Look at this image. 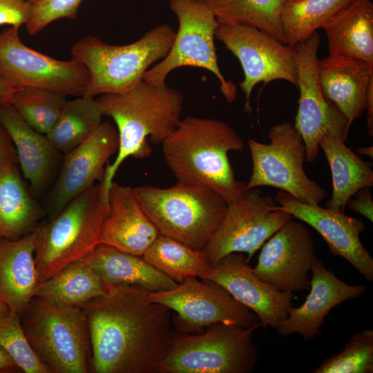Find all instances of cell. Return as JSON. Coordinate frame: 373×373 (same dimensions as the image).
<instances>
[{
    "instance_id": "7",
    "label": "cell",
    "mask_w": 373,
    "mask_h": 373,
    "mask_svg": "<svg viewBox=\"0 0 373 373\" xmlns=\"http://www.w3.org/2000/svg\"><path fill=\"white\" fill-rule=\"evenodd\" d=\"M258 325L216 323L198 334L173 331L155 373H250L257 363L253 338Z\"/></svg>"
},
{
    "instance_id": "35",
    "label": "cell",
    "mask_w": 373,
    "mask_h": 373,
    "mask_svg": "<svg viewBox=\"0 0 373 373\" xmlns=\"http://www.w3.org/2000/svg\"><path fill=\"white\" fill-rule=\"evenodd\" d=\"M314 373H372L373 330L355 333L343 350L324 360Z\"/></svg>"
},
{
    "instance_id": "34",
    "label": "cell",
    "mask_w": 373,
    "mask_h": 373,
    "mask_svg": "<svg viewBox=\"0 0 373 373\" xmlns=\"http://www.w3.org/2000/svg\"><path fill=\"white\" fill-rule=\"evenodd\" d=\"M66 97L47 88L23 87L16 94L12 105L27 124L46 135L58 119L67 101Z\"/></svg>"
},
{
    "instance_id": "5",
    "label": "cell",
    "mask_w": 373,
    "mask_h": 373,
    "mask_svg": "<svg viewBox=\"0 0 373 373\" xmlns=\"http://www.w3.org/2000/svg\"><path fill=\"white\" fill-rule=\"evenodd\" d=\"M175 34L170 25L160 24L126 45L108 44L94 36L82 37L72 47L71 55L89 73L84 95L119 94L134 87L151 66L166 56Z\"/></svg>"
},
{
    "instance_id": "44",
    "label": "cell",
    "mask_w": 373,
    "mask_h": 373,
    "mask_svg": "<svg viewBox=\"0 0 373 373\" xmlns=\"http://www.w3.org/2000/svg\"><path fill=\"white\" fill-rule=\"evenodd\" d=\"M10 312L8 305L0 299V320Z\"/></svg>"
},
{
    "instance_id": "8",
    "label": "cell",
    "mask_w": 373,
    "mask_h": 373,
    "mask_svg": "<svg viewBox=\"0 0 373 373\" xmlns=\"http://www.w3.org/2000/svg\"><path fill=\"white\" fill-rule=\"evenodd\" d=\"M26 336L50 373H86L91 363L88 325L82 308L35 296L21 314Z\"/></svg>"
},
{
    "instance_id": "3",
    "label": "cell",
    "mask_w": 373,
    "mask_h": 373,
    "mask_svg": "<svg viewBox=\"0 0 373 373\" xmlns=\"http://www.w3.org/2000/svg\"><path fill=\"white\" fill-rule=\"evenodd\" d=\"M104 115L115 122L119 148L114 162L107 164L102 180L109 192L113 178L128 157L144 159L151 154L148 138L162 144L180 122L183 97L166 83L153 84L141 80L130 90L119 94H104L96 98Z\"/></svg>"
},
{
    "instance_id": "17",
    "label": "cell",
    "mask_w": 373,
    "mask_h": 373,
    "mask_svg": "<svg viewBox=\"0 0 373 373\" xmlns=\"http://www.w3.org/2000/svg\"><path fill=\"white\" fill-rule=\"evenodd\" d=\"M201 279L213 280L256 314L259 326L276 329L292 307L293 292L279 291L260 279L244 253H231L218 260Z\"/></svg>"
},
{
    "instance_id": "31",
    "label": "cell",
    "mask_w": 373,
    "mask_h": 373,
    "mask_svg": "<svg viewBox=\"0 0 373 373\" xmlns=\"http://www.w3.org/2000/svg\"><path fill=\"white\" fill-rule=\"evenodd\" d=\"M220 24L256 28L285 44L281 12L285 0H203Z\"/></svg>"
},
{
    "instance_id": "9",
    "label": "cell",
    "mask_w": 373,
    "mask_h": 373,
    "mask_svg": "<svg viewBox=\"0 0 373 373\" xmlns=\"http://www.w3.org/2000/svg\"><path fill=\"white\" fill-rule=\"evenodd\" d=\"M169 8L179 23L173 44L166 56L145 72L143 79L164 84L167 75L180 67L204 68L218 78L227 102H233L237 86L225 79L218 66L215 38L220 23L212 10L203 0H169Z\"/></svg>"
},
{
    "instance_id": "38",
    "label": "cell",
    "mask_w": 373,
    "mask_h": 373,
    "mask_svg": "<svg viewBox=\"0 0 373 373\" xmlns=\"http://www.w3.org/2000/svg\"><path fill=\"white\" fill-rule=\"evenodd\" d=\"M32 6L26 0H0V26L26 25L30 18Z\"/></svg>"
},
{
    "instance_id": "29",
    "label": "cell",
    "mask_w": 373,
    "mask_h": 373,
    "mask_svg": "<svg viewBox=\"0 0 373 373\" xmlns=\"http://www.w3.org/2000/svg\"><path fill=\"white\" fill-rule=\"evenodd\" d=\"M110 286L82 259L39 283L35 296L58 305L81 308L88 301L106 294Z\"/></svg>"
},
{
    "instance_id": "2",
    "label": "cell",
    "mask_w": 373,
    "mask_h": 373,
    "mask_svg": "<svg viewBox=\"0 0 373 373\" xmlns=\"http://www.w3.org/2000/svg\"><path fill=\"white\" fill-rule=\"evenodd\" d=\"M162 145L164 161L178 182L204 185L227 204L245 194L246 184L236 178L228 157L230 151H242L245 144L225 122L186 117Z\"/></svg>"
},
{
    "instance_id": "23",
    "label": "cell",
    "mask_w": 373,
    "mask_h": 373,
    "mask_svg": "<svg viewBox=\"0 0 373 373\" xmlns=\"http://www.w3.org/2000/svg\"><path fill=\"white\" fill-rule=\"evenodd\" d=\"M37 227L17 240L0 238V299L20 316L39 285L35 260Z\"/></svg>"
},
{
    "instance_id": "18",
    "label": "cell",
    "mask_w": 373,
    "mask_h": 373,
    "mask_svg": "<svg viewBox=\"0 0 373 373\" xmlns=\"http://www.w3.org/2000/svg\"><path fill=\"white\" fill-rule=\"evenodd\" d=\"M274 200L294 218L317 231L331 254L348 261L368 282L373 280V258L360 238L365 229L362 220L347 216L344 212L302 202L283 191L276 194Z\"/></svg>"
},
{
    "instance_id": "26",
    "label": "cell",
    "mask_w": 373,
    "mask_h": 373,
    "mask_svg": "<svg viewBox=\"0 0 373 373\" xmlns=\"http://www.w3.org/2000/svg\"><path fill=\"white\" fill-rule=\"evenodd\" d=\"M329 55L360 59L373 66V3L355 0L323 28Z\"/></svg>"
},
{
    "instance_id": "28",
    "label": "cell",
    "mask_w": 373,
    "mask_h": 373,
    "mask_svg": "<svg viewBox=\"0 0 373 373\" xmlns=\"http://www.w3.org/2000/svg\"><path fill=\"white\" fill-rule=\"evenodd\" d=\"M44 211L27 189L17 166L0 173V238L17 240L36 229Z\"/></svg>"
},
{
    "instance_id": "47",
    "label": "cell",
    "mask_w": 373,
    "mask_h": 373,
    "mask_svg": "<svg viewBox=\"0 0 373 373\" xmlns=\"http://www.w3.org/2000/svg\"><path fill=\"white\" fill-rule=\"evenodd\" d=\"M291 1V0H285V2H286V1Z\"/></svg>"
},
{
    "instance_id": "37",
    "label": "cell",
    "mask_w": 373,
    "mask_h": 373,
    "mask_svg": "<svg viewBox=\"0 0 373 373\" xmlns=\"http://www.w3.org/2000/svg\"><path fill=\"white\" fill-rule=\"evenodd\" d=\"M82 0H40L33 4L32 14L26 24L31 35L38 34L50 23L62 18L75 19Z\"/></svg>"
},
{
    "instance_id": "4",
    "label": "cell",
    "mask_w": 373,
    "mask_h": 373,
    "mask_svg": "<svg viewBox=\"0 0 373 373\" xmlns=\"http://www.w3.org/2000/svg\"><path fill=\"white\" fill-rule=\"evenodd\" d=\"M108 213L109 192L99 182L38 225L35 260L39 283L84 258L101 243Z\"/></svg>"
},
{
    "instance_id": "25",
    "label": "cell",
    "mask_w": 373,
    "mask_h": 373,
    "mask_svg": "<svg viewBox=\"0 0 373 373\" xmlns=\"http://www.w3.org/2000/svg\"><path fill=\"white\" fill-rule=\"evenodd\" d=\"M94 271L111 285L135 287L148 291L175 287L178 283L163 274L142 256L100 243L83 258Z\"/></svg>"
},
{
    "instance_id": "6",
    "label": "cell",
    "mask_w": 373,
    "mask_h": 373,
    "mask_svg": "<svg viewBox=\"0 0 373 373\" xmlns=\"http://www.w3.org/2000/svg\"><path fill=\"white\" fill-rule=\"evenodd\" d=\"M146 216L160 234L203 250L227 207L211 189L178 182L169 188L144 185L133 188Z\"/></svg>"
},
{
    "instance_id": "10",
    "label": "cell",
    "mask_w": 373,
    "mask_h": 373,
    "mask_svg": "<svg viewBox=\"0 0 373 373\" xmlns=\"http://www.w3.org/2000/svg\"><path fill=\"white\" fill-rule=\"evenodd\" d=\"M269 138V144L248 141L252 172L246 190L271 186L302 202L319 204L327 192L305 172V146L294 124L285 122L272 126Z\"/></svg>"
},
{
    "instance_id": "45",
    "label": "cell",
    "mask_w": 373,
    "mask_h": 373,
    "mask_svg": "<svg viewBox=\"0 0 373 373\" xmlns=\"http://www.w3.org/2000/svg\"><path fill=\"white\" fill-rule=\"evenodd\" d=\"M28 2L32 3V4H35L37 2H39L40 0H26Z\"/></svg>"
},
{
    "instance_id": "41",
    "label": "cell",
    "mask_w": 373,
    "mask_h": 373,
    "mask_svg": "<svg viewBox=\"0 0 373 373\" xmlns=\"http://www.w3.org/2000/svg\"><path fill=\"white\" fill-rule=\"evenodd\" d=\"M21 88L0 77V108L12 104L17 92Z\"/></svg>"
},
{
    "instance_id": "27",
    "label": "cell",
    "mask_w": 373,
    "mask_h": 373,
    "mask_svg": "<svg viewBox=\"0 0 373 373\" xmlns=\"http://www.w3.org/2000/svg\"><path fill=\"white\" fill-rule=\"evenodd\" d=\"M319 147L330 168L332 193L325 207L344 212L347 201L361 188L373 186L372 163L363 160L341 138L326 133Z\"/></svg>"
},
{
    "instance_id": "42",
    "label": "cell",
    "mask_w": 373,
    "mask_h": 373,
    "mask_svg": "<svg viewBox=\"0 0 373 373\" xmlns=\"http://www.w3.org/2000/svg\"><path fill=\"white\" fill-rule=\"evenodd\" d=\"M19 369L9 354L0 345V371L8 372Z\"/></svg>"
},
{
    "instance_id": "36",
    "label": "cell",
    "mask_w": 373,
    "mask_h": 373,
    "mask_svg": "<svg viewBox=\"0 0 373 373\" xmlns=\"http://www.w3.org/2000/svg\"><path fill=\"white\" fill-rule=\"evenodd\" d=\"M0 345L26 373H50L31 347L22 327L21 316L10 311L0 320Z\"/></svg>"
},
{
    "instance_id": "15",
    "label": "cell",
    "mask_w": 373,
    "mask_h": 373,
    "mask_svg": "<svg viewBox=\"0 0 373 373\" xmlns=\"http://www.w3.org/2000/svg\"><path fill=\"white\" fill-rule=\"evenodd\" d=\"M147 298L162 304L177 313L184 327L204 329L216 323L244 327L259 326L256 314L237 301L224 287L209 280L197 277L185 278L171 289L146 291Z\"/></svg>"
},
{
    "instance_id": "40",
    "label": "cell",
    "mask_w": 373,
    "mask_h": 373,
    "mask_svg": "<svg viewBox=\"0 0 373 373\" xmlns=\"http://www.w3.org/2000/svg\"><path fill=\"white\" fill-rule=\"evenodd\" d=\"M18 158L14 144L4 128L0 124V166H17Z\"/></svg>"
},
{
    "instance_id": "20",
    "label": "cell",
    "mask_w": 373,
    "mask_h": 373,
    "mask_svg": "<svg viewBox=\"0 0 373 373\" xmlns=\"http://www.w3.org/2000/svg\"><path fill=\"white\" fill-rule=\"evenodd\" d=\"M311 271L310 292L305 301L298 307H292L287 317L276 329L283 336L299 334L305 340L315 338L321 334L320 327L334 307L360 298L366 291L365 285H350L337 278L318 258Z\"/></svg>"
},
{
    "instance_id": "46",
    "label": "cell",
    "mask_w": 373,
    "mask_h": 373,
    "mask_svg": "<svg viewBox=\"0 0 373 373\" xmlns=\"http://www.w3.org/2000/svg\"><path fill=\"white\" fill-rule=\"evenodd\" d=\"M2 169L3 168L0 166V173H1V170H2Z\"/></svg>"
},
{
    "instance_id": "13",
    "label": "cell",
    "mask_w": 373,
    "mask_h": 373,
    "mask_svg": "<svg viewBox=\"0 0 373 373\" xmlns=\"http://www.w3.org/2000/svg\"><path fill=\"white\" fill-rule=\"evenodd\" d=\"M216 37L239 60L244 79L239 84L245 95V111L250 113V97L259 82L265 85L285 80L297 87L298 70L294 48L256 28L219 24Z\"/></svg>"
},
{
    "instance_id": "16",
    "label": "cell",
    "mask_w": 373,
    "mask_h": 373,
    "mask_svg": "<svg viewBox=\"0 0 373 373\" xmlns=\"http://www.w3.org/2000/svg\"><path fill=\"white\" fill-rule=\"evenodd\" d=\"M254 273L279 291L308 290V273L318 258L308 227L288 220L262 246Z\"/></svg>"
},
{
    "instance_id": "19",
    "label": "cell",
    "mask_w": 373,
    "mask_h": 373,
    "mask_svg": "<svg viewBox=\"0 0 373 373\" xmlns=\"http://www.w3.org/2000/svg\"><path fill=\"white\" fill-rule=\"evenodd\" d=\"M117 128L102 122L83 143L65 153L59 176L50 194L48 213L56 216L70 200L103 179L109 158L117 152Z\"/></svg>"
},
{
    "instance_id": "1",
    "label": "cell",
    "mask_w": 373,
    "mask_h": 373,
    "mask_svg": "<svg viewBox=\"0 0 373 373\" xmlns=\"http://www.w3.org/2000/svg\"><path fill=\"white\" fill-rule=\"evenodd\" d=\"M144 289L111 285L81 308L96 373H155L173 333L171 309L147 298Z\"/></svg>"
},
{
    "instance_id": "39",
    "label": "cell",
    "mask_w": 373,
    "mask_h": 373,
    "mask_svg": "<svg viewBox=\"0 0 373 373\" xmlns=\"http://www.w3.org/2000/svg\"><path fill=\"white\" fill-rule=\"evenodd\" d=\"M346 207L372 222L373 199L370 187H363L358 190L347 201Z\"/></svg>"
},
{
    "instance_id": "12",
    "label": "cell",
    "mask_w": 373,
    "mask_h": 373,
    "mask_svg": "<svg viewBox=\"0 0 373 373\" xmlns=\"http://www.w3.org/2000/svg\"><path fill=\"white\" fill-rule=\"evenodd\" d=\"M19 28L0 32V77L20 87H39L75 97L84 95L90 77L73 59L58 60L36 51L21 40Z\"/></svg>"
},
{
    "instance_id": "33",
    "label": "cell",
    "mask_w": 373,
    "mask_h": 373,
    "mask_svg": "<svg viewBox=\"0 0 373 373\" xmlns=\"http://www.w3.org/2000/svg\"><path fill=\"white\" fill-rule=\"evenodd\" d=\"M142 258L178 283L189 277L202 278L211 266L203 250L161 234Z\"/></svg>"
},
{
    "instance_id": "22",
    "label": "cell",
    "mask_w": 373,
    "mask_h": 373,
    "mask_svg": "<svg viewBox=\"0 0 373 373\" xmlns=\"http://www.w3.org/2000/svg\"><path fill=\"white\" fill-rule=\"evenodd\" d=\"M318 73L325 99L347 118L350 125L366 109L373 66L356 59L328 55L318 59Z\"/></svg>"
},
{
    "instance_id": "11",
    "label": "cell",
    "mask_w": 373,
    "mask_h": 373,
    "mask_svg": "<svg viewBox=\"0 0 373 373\" xmlns=\"http://www.w3.org/2000/svg\"><path fill=\"white\" fill-rule=\"evenodd\" d=\"M292 216L281 209L259 188L247 190L227 204L224 214L204 248L211 265L233 252L254 254Z\"/></svg>"
},
{
    "instance_id": "32",
    "label": "cell",
    "mask_w": 373,
    "mask_h": 373,
    "mask_svg": "<svg viewBox=\"0 0 373 373\" xmlns=\"http://www.w3.org/2000/svg\"><path fill=\"white\" fill-rule=\"evenodd\" d=\"M355 0H291L284 3L281 24L285 44L294 48L323 28Z\"/></svg>"
},
{
    "instance_id": "21",
    "label": "cell",
    "mask_w": 373,
    "mask_h": 373,
    "mask_svg": "<svg viewBox=\"0 0 373 373\" xmlns=\"http://www.w3.org/2000/svg\"><path fill=\"white\" fill-rule=\"evenodd\" d=\"M159 235L133 188L113 182L109 189V213L103 225L101 243L142 256Z\"/></svg>"
},
{
    "instance_id": "14",
    "label": "cell",
    "mask_w": 373,
    "mask_h": 373,
    "mask_svg": "<svg viewBox=\"0 0 373 373\" xmlns=\"http://www.w3.org/2000/svg\"><path fill=\"white\" fill-rule=\"evenodd\" d=\"M320 45L321 37L315 32L294 47L299 90L294 126L304 142L307 162L317 158L320 141L326 133H334L345 142L351 126L343 114L323 93L318 73Z\"/></svg>"
},
{
    "instance_id": "24",
    "label": "cell",
    "mask_w": 373,
    "mask_h": 373,
    "mask_svg": "<svg viewBox=\"0 0 373 373\" xmlns=\"http://www.w3.org/2000/svg\"><path fill=\"white\" fill-rule=\"evenodd\" d=\"M0 124L10 136L15 148L22 173L30 184L31 192H41L55 167L58 151L46 135L27 124L12 104L0 108Z\"/></svg>"
},
{
    "instance_id": "43",
    "label": "cell",
    "mask_w": 373,
    "mask_h": 373,
    "mask_svg": "<svg viewBox=\"0 0 373 373\" xmlns=\"http://www.w3.org/2000/svg\"><path fill=\"white\" fill-rule=\"evenodd\" d=\"M356 153L359 155H366L371 158L373 157V146L358 147L356 149Z\"/></svg>"
},
{
    "instance_id": "30",
    "label": "cell",
    "mask_w": 373,
    "mask_h": 373,
    "mask_svg": "<svg viewBox=\"0 0 373 373\" xmlns=\"http://www.w3.org/2000/svg\"><path fill=\"white\" fill-rule=\"evenodd\" d=\"M96 98L82 95L66 101L56 123L46 136L58 151L66 153L86 141L102 123Z\"/></svg>"
}]
</instances>
